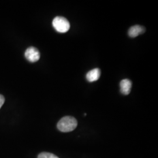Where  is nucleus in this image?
I'll return each instance as SVG.
<instances>
[{
  "label": "nucleus",
  "mask_w": 158,
  "mask_h": 158,
  "mask_svg": "<svg viewBox=\"0 0 158 158\" xmlns=\"http://www.w3.org/2000/svg\"><path fill=\"white\" fill-rule=\"evenodd\" d=\"M77 126L76 119L73 117L66 116L61 119L57 125L58 130L63 132H69L76 129Z\"/></svg>",
  "instance_id": "f257e3e1"
},
{
  "label": "nucleus",
  "mask_w": 158,
  "mask_h": 158,
  "mask_svg": "<svg viewBox=\"0 0 158 158\" xmlns=\"http://www.w3.org/2000/svg\"><path fill=\"white\" fill-rule=\"evenodd\" d=\"M52 25L57 32L60 33L68 32L70 27L68 19L63 17H55L52 21Z\"/></svg>",
  "instance_id": "f03ea898"
},
{
  "label": "nucleus",
  "mask_w": 158,
  "mask_h": 158,
  "mask_svg": "<svg viewBox=\"0 0 158 158\" xmlns=\"http://www.w3.org/2000/svg\"><path fill=\"white\" fill-rule=\"evenodd\" d=\"M25 56L30 62H36L40 59V52L34 47H30L25 51Z\"/></svg>",
  "instance_id": "7ed1b4c3"
},
{
  "label": "nucleus",
  "mask_w": 158,
  "mask_h": 158,
  "mask_svg": "<svg viewBox=\"0 0 158 158\" xmlns=\"http://www.w3.org/2000/svg\"><path fill=\"white\" fill-rule=\"evenodd\" d=\"M132 82L128 79H124L120 82V91L124 95H128L131 90Z\"/></svg>",
  "instance_id": "20e7f679"
},
{
  "label": "nucleus",
  "mask_w": 158,
  "mask_h": 158,
  "mask_svg": "<svg viewBox=\"0 0 158 158\" xmlns=\"http://www.w3.org/2000/svg\"><path fill=\"white\" fill-rule=\"evenodd\" d=\"M101 74L100 70L98 68H95L89 71L86 74V79L89 82H94L98 80Z\"/></svg>",
  "instance_id": "39448f33"
},
{
  "label": "nucleus",
  "mask_w": 158,
  "mask_h": 158,
  "mask_svg": "<svg viewBox=\"0 0 158 158\" xmlns=\"http://www.w3.org/2000/svg\"><path fill=\"white\" fill-rule=\"evenodd\" d=\"M145 32V28L140 25H134L130 28L128 31V35L131 38H135L139 35L143 34Z\"/></svg>",
  "instance_id": "423d86ee"
},
{
  "label": "nucleus",
  "mask_w": 158,
  "mask_h": 158,
  "mask_svg": "<svg viewBox=\"0 0 158 158\" xmlns=\"http://www.w3.org/2000/svg\"><path fill=\"white\" fill-rule=\"evenodd\" d=\"M38 158H59L55 155L49 152L40 153Z\"/></svg>",
  "instance_id": "0eeeda50"
},
{
  "label": "nucleus",
  "mask_w": 158,
  "mask_h": 158,
  "mask_svg": "<svg viewBox=\"0 0 158 158\" xmlns=\"http://www.w3.org/2000/svg\"><path fill=\"white\" fill-rule=\"evenodd\" d=\"M5 102V98L2 95H0V108L2 106Z\"/></svg>",
  "instance_id": "6e6552de"
}]
</instances>
